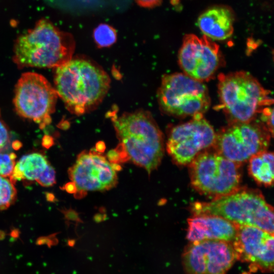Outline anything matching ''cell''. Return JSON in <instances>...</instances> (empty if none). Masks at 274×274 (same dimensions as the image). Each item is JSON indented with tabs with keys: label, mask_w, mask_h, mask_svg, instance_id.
<instances>
[{
	"label": "cell",
	"mask_w": 274,
	"mask_h": 274,
	"mask_svg": "<svg viewBox=\"0 0 274 274\" xmlns=\"http://www.w3.org/2000/svg\"><path fill=\"white\" fill-rule=\"evenodd\" d=\"M54 83L67 109L80 115L95 109L102 101L110 88V79L95 63L76 58L55 68Z\"/></svg>",
	"instance_id": "6da1fadb"
},
{
	"label": "cell",
	"mask_w": 274,
	"mask_h": 274,
	"mask_svg": "<svg viewBox=\"0 0 274 274\" xmlns=\"http://www.w3.org/2000/svg\"><path fill=\"white\" fill-rule=\"evenodd\" d=\"M75 48L71 33L42 18L15 40L13 59L20 68H55L72 58Z\"/></svg>",
	"instance_id": "7a4b0ae2"
},
{
	"label": "cell",
	"mask_w": 274,
	"mask_h": 274,
	"mask_svg": "<svg viewBox=\"0 0 274 274\" xmlns=\"http://www.w3.org/2000/svg\"><path fill=\"white\" fill-rule=\"evenodd\" d=\"M120 144L136 165L150 175L160 164L164 152L162 133L151 114L137 111L112 120Z\"/></svg>",
	"instance_id": "3957f363"
},
{
	"label": "cell",
	"mask_w": 274,
	"mask_h": 274,
	"mask_svg": "<svg viewBox=\"0 0 274 274\" xmlns=\"http://www.w3.org/2000/svg\"><path fill=\"white\" fill-rule=\"evenodd\" d=\"M193 216L213 215L235 224L258 227L273 234V210L257 190L241 188L209 202L190 206Z\"/></svg>",
	"instance_id": "277c9868"
},
{
	"label": "cell",
	"mask_w": 274,
	"mask_h": 274,
	"mask_svg": "<svg viewBox=\"0 0 274 274\" xmlns=\"http://www.w3.org/2000/svg\"><path fill=\"white\" fill-rule=\"evenodd\" d=\"M218 79L221 106L234 123L252 121L265 106L273 102L269 91L247 72L221 74Z\"/></svg>",
	"instance_id": "5b68a950"
},
{
	"label": "cell",
	"mask_w": 274,
	"mask_h": 274,
	"mask_svg": "<svg viewBox=\"0 0 274 274\" xmlns=\"http://www.w3.org/2000/svg\"><path fill=\"white\" fill-rule=\"evenodd\" d=\"M241 165L209 149L189 163L191 184L213 199L229 194L240 187Z\"/></svg>",
	"instance_id": "8992f818"
},
{
	"label": "cell",
	"mask_w": 274,
	"mask_h": 274,
	"mask_svg": "<svg viewBox=\"0 0 274 274\" xmlns=\"http://www.w3.org/2000/svg\"><path fill=\"white\" fill-rule=\"evenodd\" d=\"M157 97L161 110L176 117L203 116L211 103L206 86L182 73L164 75Z\"/></svg>",
	"instance_id": "52a82bcc"
},
{
	"label": "cell",
	"mask_w": 274,
	"mask_h": 274,
	"mask_svg": "<svg viewBox=\"0 0 274 274\" xmlns=\"http://www.w3.org/2000/svg\"><path fill=\"white\" fill-rule=\"evenodd\" d=\"M57 97L54 87L43 76L26 72L15 85L13 102L19 116L44 128L51 122Z\"/></svg>",
	"instance_id": "ba28073f"
},
{
	"label": "cell",
	"mask_w": 274,
	"mask_h": 274,
	"mask_svg": "<svg viewBox=\"0 0 274 274\" xmlns=\"http://www.w3.org/2000/svg\"><path fill=\"white\" fill-rule=\"evenodd\" d=\"M270 135L264 126L252 122L234 123L216 134L213 148L227 159L242 164L253 155L266 150Z\"/></svg>",
	"instance_id": "9c48e42d"
},
{
	"label": "cell",
	"mask_w": 274,
	"mask_h": 274,
	"mask_svg": "<svg viewBox=\"0 0 274 274\" xmlns=\"http://www.w3.org/2000/svg\"><path fill=\"white\" fill-rule=\"evenodd\" d=\"M216 134L203 116L194 117L172 128L166 150L177 164H188L200 153L213 147Z\"/></svg>",
	"instance_id": "30bf717a"
},
{
	"label": "cell",
	"mask_w": 274,
	"mask_h": 274,
	"mask_svg": "<svg viewBox=\"0 0 274 274\" xmlns=\"http://www.w3.org/2000/svg\"><path fill=\"white\" fill-rule=\"evenodd\" d=\"M182 259L186 274H226L236 260L231 243L209 239L190 242Z\"/></svg>",
	"instance_id": "8fae6325"
},
{
	"label": "cell",
	"mask_w": 274,
	"mask_h": 274,
	"mask_svg": "<svg viewBox=\"0 0 274 274\" xmlns=\"http://www.w3.org/2000/svg\"><path fill=\"white\" fill-rule=\"evenodd\" d=\"M68 174L76 186L74 195L77 199L83 198L88 191L108 190L117 183L116 173L111 163L96 150L79 154Z\"/></svg>",
	"instance_id": "7c38bea8"
},
{
	"label": "cell",
	"mask_w": 274,
	"mask_h": 274,
	"mask_svg": "<svg viewBox=\"0 0 274 274\" xmlns=\"http://www.w3.org/2000/svg\"><path fill=\"white\" fill-rule=\"evenodd\" d=\"M179 64L185 74L202 82L213 77L221 61L219 46L205 36H184L178 54Z\"/></svg>",
	"instance_id": "4fadbf2b"
},
{
	"label": "cell",
	"mask_w": 274,
	"mask_h": 274,
	"mask_svg": "<svg viewBox=\"0 0 274 274\" xmlns=\"http://www.w3.org/2000/svg\"><path fill=\"white\" fill-rule=\"evenodd\" d=\"M231 244L236 260L250 263L253 270L273 271V234L256 227L237 225Z\"/></svg>",
	"instance_id": "5bb4252c"
},
{
	"label": "cell",
	"mask_w": 274,
	"mask_h": 274,
	"mask_svg": "<svg viewBox=\"0 0 274 274\" xmlns=\"http://www.w3.org/2000/svg\"><path fill=\"white\" fill-rule=\"evenodd\" d=\"M237 231V225L213 215L193 216L188 219L187 238L190 242L219 240L232 243Z\"/></svg>",
	"instance_id": "9a60e30c"
},
{
	"label": "cell",
	"mask_w": 274,
	"mask_h": 274,
	"mask_svg": "<svg viewBox=\"0 0 274 274\" xmlns=\"http://www.w3.org/2000/svg\"><path fill=\"white\" fill-rule=\"evenodd\" d=\"M233 16L231 11L223 7H215L202 13L197 25L204 36L214 40H225L233 31Z\"/></svg>",
	"instance_id": "2e32d148"
},
{
	"label": "cell",
	"mask_w": 274,
	"mask_h": 274,
	"mask_svg": "<svg viewBox=\"0 0 274 274\" xmlns=\"http://www.w3.org/2000/svg\"><path fill=\"white\" fill-rule=\"evenodd\" d=\"M49 165L46 157L41 153L25 155L15 163L10 180L13 184L21 180L37 182Z\"/></svg>",
	"instance_id": "e0dca14e"
},
{
	"label": "cell",
	"mask_w": 274,
	"mask_h": 274,
	"mask_svg": "<svg viewBox=\"0 0 274 274\" xmlns=\"http://www.w3.org/2000/svg\"><path fill=\"white\" fill-rule=\"evenodd\" d=\"M273 154L267 150L253 155L248 160V172L258 184L269 187L273 183Z\"/></svg>",
	"instance_id": "ac0fdd59"
},
{
	"label": "cell",
	"mask_w": 274,
	"mask_h": 274,
	"mask_svg": "<svg viewBox=\"0 0 274 274\" xmlns=\"http://www.w3.org/2000/svg\"><path fill=\"white\" fill-rule=\"evenodd\" d=\"M95 43L99 47H109L117 40L116 30L107 24H100L96 27L93 33Z\"/></svg>",
	"instance_id": "d6986e66"
},
{
	"label": "cell",
	"mask_w": 274,
	"mask_h": 274,
	"mask_svg": "<svg viewBox=\"0 0 274 274\" xmlns=\"http://www.w3.org/2000/svg\"><path fill=\"white\" fill-rule=\"evenodd\" d=\"M17 190L14 184L6 177L0 176V210H6L15 201Z\"/></svg>",
	"instance_id": "ffe728a7"
},
{
	"label": "cell",
	"mask_w": 274,
	"mask_h": 274,
	"mask_svg": "<svg viewBox=\"0 0 274 274\" xmlns=\"http://www.w3.org/2000/svg\"><path fill=\"white\" fill-rule=\"evenodd\" d=\"M16 155L10 154L0 153V176L8 177L11 175L14 165Z\"/></svg>",
	"instance_id": "44dd1931"
},
{
	"label": "cell",
	"mask_w": 274,
	"mask_h": 274,
	"mask_svg": "<svg viewBox=\"0 0 274 274\" xmlns=\"http://www.w3.org/2000/svg\"><path fill=\"white\" fill-rule=\"evenodd\" d=\"M55 176V169L50 164L37 182L43 187L52 186L56 183Z\"/></svg>",
	"instance_id": "7402d4cb"
},
{
	"label": "cell",
	"mask_w": 274,
	"mask_h": 274,
	"mask_svg": "<svg viewBox=\"0 0 274 274\" xmlns=\"http://www.w3.org/2000/svg\"><path fill=\"white\" fill-rule=\"evenodd\" d=\"M10 143L9 130L0 116V153L6 150Z\"/></svg>",
	"instance_id": "603a6c76"
},
{
	"label": "cell",
	"mask_w": 274,
	"mask_h": 274,
	"mask_svg": "<svg viewBox=\"0 0 274 274\" xmlns=\"http://www.w3.org/2000/svg\"><path fill=\"white\" fill-rule=\"evenodd\" d=\"M261 120L265 123L266 128L273 135V108L266 107L264 108L261 112Z\"/></svg>",
	"instance_id": "cb8c5ba5"
},
{
	"label": "cell",
	"mask_w": 274,
	"mask_h": 274,
	"mask_svg": "<svg viewBox=\"0 0 274 274\" xmlns=\"http://www.w3.org/2000/svg\"><path fill=\"white\" fill-rule=\"evenodd\" d=\"M136 3L144 8H153L160 5L162 0H135Z\"/></svg>",
	"instance_id": "d4e9b609"
},
{
	"label": "cell",
	"mask_w": 274,
	"mask_h": 274,
	"mask_svg": "<svg viewBox=\"0 0 274 274\" xmlns=\"http://www.w3.org/2000/svg\"><path fill=\"white\" fill-rule=\"evenodd\" d=\"M107 157L111 163L121 162L120 156L116 150H110L107 154Z\"/></svg>",
	"instance_id": "484cf974"
},
{
	"label": "cell",
	"mask_w": 274,
	"mask_h": 274,
	"mask_svg": "<svg viewBox=\"0 0 274 274\" xmlns=\"http://www.w3.org/2000/svg\"><path fill=\"white\" fill-rule=\"evenodd\" d=\"M63 189L67 192L72 194H75L77 191L76 186L73 181L66 183Z\"/></svg>",
	"instance_id": "4316f807"
},
{
	"label": "cell",
	"mask_w": 274,
	"mask_h": 274,
	"mask_svg": "<svg viewBox=\"0 0 274 274\" xmlns=\"http://www.w3.org/2000/svg\"><path fill=\"white\" fill-rule=\"evenodd\" d=\"M66 217L74 221H80L78 214L74 211H68L65 214Z\"/></svg>",
	"instance_id": "83f0119b"
},
{
	"label": "cell",
	"mask_w": 274,
	"mask_h": 274,
	"mask_svg": "<svg viewBox=\"0 0 274 274\" xmlns=\"http://www.w3.org/2000/svg\"><path fill=\"white\" fill-rule=\"evenodd\" d=\"M105 145L102 142H99L96 145V150L99 152H103L105 150Z\"/></svg>",
	"instance_id": "f1b7e54d"
},
{
	"label": "cell",
	"mask_w": 274,
	"mask_h": 274,
	"mask_svg": "<svg viewBox=\"0 0 274 274\" xmlns=\"http://www.w3.org/2000/svg\"><path fill=\"white\" fill-rule=\"evenodd\" d=\"M112 166L115 171H119L122 169L121 166L118 163H111Z\"/></svg>",
	"instance_id": "f546056e"
},
{
	"label": "cell",
	"mask_w": 274,
	"mask_h": 274,
	"mask_svg": "<svg viewBox=\"0 0 274 274\" xmlns=\"http://www.w3.org/2000/svg\"><path fill=\"white\" fill-rule=\"evenodd\" d=\"M104 217L103 216V215H100V214H96L95 216H94V219L95 220L96 222H100L102 220H103L104 219Z\"/></svg>",
	"instance_id": "4dcf8cb0"
}]
</instances>
